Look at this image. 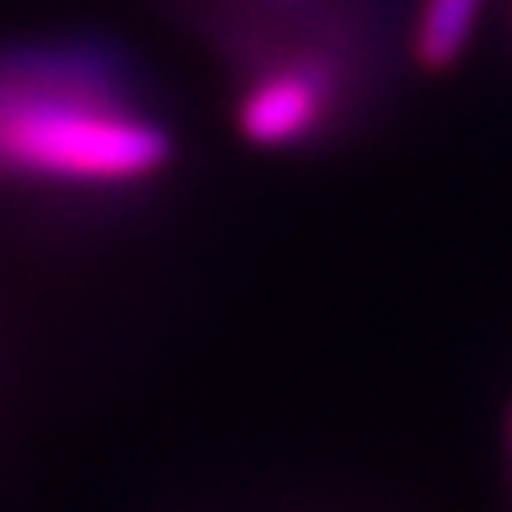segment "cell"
Segmentation results:
<instances>
[{
    "instance_id": "obj_1",
    "label": "cell",
    "mask_w": 512,
    "mask_h": 512,
    "mask_svg": "<svg viewBox=\"0 0 512 512\" xmlns=\"http://www.w3.org/2000/svg\"><path fill=\"white\" fill-rule=\"evenodd\" d=\"M178 138L113 49H0V182L49 194H130L158 182Z\"/></svg>"
},
{
    "instance_id": "obj_2",
    "label": "cell",
    "mask_w": 512,
    "mask_h": 512,
    "mask_svg": "<svg viewBox=\"0 0 512 512\" xmlns=\"http://www.w3.org/2000/svg\"><path fill=\"white\" fill-rule=\"evenodd\" d=\"M234 130L246 146L287 154L335 130L351 93V65L335 37L311 25L234 33Z\"/></svg>"
},
{
    "instance_id": "obj_3",
    "label": "cell",
    "mask_w": 512,
    "mask_h": 512,
    "mask_svg": "<svg viewBox=\"0 0 512 512\" xmlns=\"http://www.w3.org/2000/svg\"><path fill=\"white\" fill-rule=\"evenodd\" d=\"M484 0H420L416 25H412V57L428 73L452 69L480 25Z\"/></svg>"
},
{
    "instance_id": "obj_4",
    "label": "cell",
    "mask_w": 512,
    "mask_h": 512,
    "mask_svg": "<svg viewBox=\"0 0 512 512\" xmlns=\"http://www.w3.org/2000/svg\"><path fill=\"white\" fill-rule=\"evenodd\" d=\"M259 13H271V9H295V5H303V0H250Z\"/></svg>"
}]
</instances>
